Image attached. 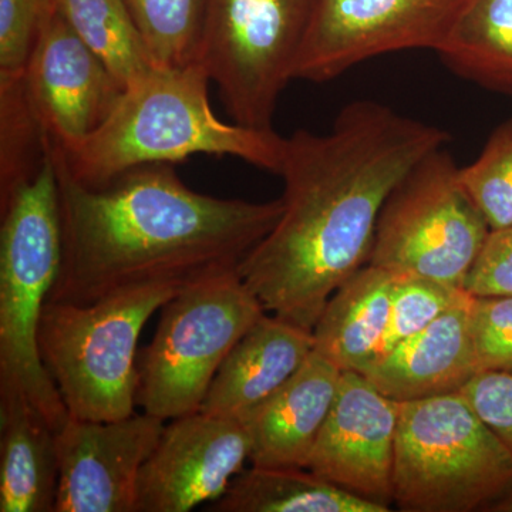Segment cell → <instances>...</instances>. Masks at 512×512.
Returning <instances> with one entry per match:
<instances>
[{
    "label": "cell",
    "instance_id": "d4e9b609",
    "mask_svg": "<svg viewBox=\"0 0 512 512\" xmlns=\"http://www.w3.org/2000/svg\"><path fill=\"white\" fill-rule=\"evenodd\" d=\"M460 178L491 231L512 224V117L495 128L473 163L460 168Z\"/></svg>",
    "mask_w": 512,
    "mask_h": 512
},
{
    "label": "cell",
    "instance_id": "ac0fdd59",
    "mask_svg": "<svg viewBox=\"0 0 512 512\" xmlns=\"http://www.w3.org/2000/svg\"><path fill=\"white\" fill-rule=\"evenodd\" d=\"M57 433L16 384L0 382V512H55Z\"/></svg>",
    "mask_w": 512,
    "mask_h": 512
},
{
    "label": "cell",
    "instance_id": "f1b7e54d",
    "mask_svg": "<svg viewBox=\"0 0 512 512\" xmlns=\"http://www.w3.org/2000/svg\"><path fill=\"white\" fill-rule=\"evenodd\" d=\"M463 289L476 298L512 295V224L490 231Z\"/></svg>",
    "mask_w": 512,
    "mask_h": 512
},
{
    "label": "cell",
    "instance_id": "8992f818",
    "mask_svg": "<svg viewBox=\"0 0 512 512\" xmlns=\"http://www.w3.org/2000/svg\"><path fill=\"white\" fill-rule=\"evenodd\" d=\"M512 490V454L463 393L400 403L393 504L409 512H470Z\"/></svg>",
    "mask_w": 512,
    "mask_h": 512
},
{
    "label": "cell",
    "instance_id": "603a6c76",
    "mask_svg": "<svg viewBox=\"0 0 512 512\" xmlns=\"http://www.w3.org/2000/svg\"><path fill=\"white\" fill-rule=\"evenodd\" d=\"M49 154L50 138L23 77L0 82V200L32 180Z\"/></svg>",
    "mask_w": 512,
    "mask_h": 512
},
{
    "label": "cell",
    "instance_id": "8fae6325",
    "mask_svg": "<svg viewBox=\"0 0 512 512\" xmlns=\"http://www.w3.org/2000/svg\"><path fill=\"white\" fill-rule=\"evenodd\" d=\"M163 430L164 420L144 412L113 421L70 417L57 433L55 512H138L141 470Z\"/></svg>",
    "mask_w": 512,
    "mask_h": 512
},
{
    "label": "cell",
    "instance_id": "5b68a950",
    "mask_svg": "<svg viewBox=\"0 0 512 512\" xmlns=\"http://www.w3.org/2000/svg\"><path fill=\"white\" fill-rule=\"evenodd\" d=\"M180 289L138 286L89 305L46 302L39 355L72 419L113 421L136 413L138 338Z\"/></svg>",
    "mask_w": 512,
    "mask_h": 512
},
{
    "label": "cell",
    "instance_id": "277c9868",
    "mask_svg": "<svg viewBox=\"0 0 512 512\" xmlns=\"http://www.w3.org/2000/svg\"><path fill=\"white\" fill-rule=\"evenodd\" d=\"M0 217V382L20 387L59 433L70 416L37 345L62 256L52 153L32 180L0 200Z\"/></svg>",
    "mask_w": 512,
    "mask_h": 512
},
{
    "label": "cell",
    "instance_id": "484cf974",
    "mask_svg": "<svg viewBox=\"0 0 512 512\" xmlns=\"http://www.w3.org/2000/svg\"><path fill=\"white\" fill-rule=\"evenodd\" d=\"M470 298V293L461 288L440 284L421 276L396 274L389 326L375 357L384 355L403 340L417 335L443 313L467 302Z\"/></svg>",
    "mask_w": 512,
    "mask_h": 512
},
{
    "label": "cell",
    "instance_id": "f546056e",
    "mask_svg": "<svg viewBox=\"0 0 512 512\" xmlns=\"http://www.w3.org/2000/svg\"><path fill=\"white\" fill-rule=\"evenodd\" d=\"M512 454V372H480L461 390Z\"/></svg>",
    "mask_w": 512,
    "mask_h": 512
},
{
    "label": "cell",
    "instance_id": "83f0119b",
    "mask_svg": "<svg viewBox=\"0 0 512 512\" xmlns=\"http://www.w3.org/2000/svg\"><path fill=\"white\" fill-rule=\"evenodd\" d=\"M470 335L478 373L512 372V295L474 296Z\"/></svg>",
    "mask_w": 512,
    "mask_h": 512
},
{
    "label": "cell",
    "instance_id": "30bf717a",
    "mask_svg": "<svg viewBox=\"0 0 512 512\" xmlns=\"http://www.w3.org/2000/svg\"><path fill=\"white\" fill-rule=\"evenodd\" d=\"M468 0H312L293 80L325 83L402 50L436 52Z\"/></svg>",
    "mask_w": 512,
    "mask_h": 512
},
{
    "label": "cell",
    "instance_id": "4316f807",
    "mask_svg": "<svg viewBox=\"0 0 512 512\" xmlns=\"http://www.w3.org/2000/svg\"><path fill=\"white\" fill-rule=\"evenodd\" d=\"M55 0H0V82L20 79Z\"/></svg>",
    "mask_w": 512,
    "mask_h": 512
},
{
    "label": "cell",
    "instance_id": "6da1fadb",
    "mask_svg": "<svg viewBox=\"0 0 512 512\" xmlns=\"http://www.w3.org/2000/svg\"><path fill=\"white\" fill-rule=\"evenodd\" d=\"M450 136L373 100L346 104L326 134L285 137L281 218L239 265L265 311L313 330L340 285L369 262L390 192Z\"/></svg>",
    "mask_w": 512,
    "mask_h": 512
},
{
    "label": "cell",
    "instance_id": "3957f363",
    "mask_svg": "<svg viewBox=\"0 0 512 512\" xmlns=\"http://www.w3.org/2000/svg\"><path fill=\"white\" fill-rule=\"evenodd\" d=\"M211 79L200 62L161 67L130 84L107 120L82 144L55 146L74 180L99 187L133 168L228 156L278 174L285 137L225 123L211 109Z\"/></svg>",
    "mask_w": 512,
    "mask_h": 512
},
{
    "label": "cell",
    "instance_id": "44dd1931",
    "mask_svg": "<svg viewBox=\"0 0 512 512\" xmlns=\"http://www.w3.org/2000/svg\"><path fill=\"white\" fill-rule=\"evenodd\" d=\"M436 53L458 76L512 96V0H468Z\"/></svg>",
    "mask_w": 512,
    "mask_h": 512
},
{
    "label": "cell",
    "instance_id": "7a4b0ae2",
    "mask_svg": "<svg viewBox=\"0 0 512 512\" xmlns=\"http://www.w3.org/2000/svg\"><path fill=\"white\" fill-rule=\"evenodd\" d=\"M62 256L47 302L89 305L148 285H190L238 269L281 218L282 200L191 190L174 165L133 168L99 187L74 180L50 143Z\"/></svg>",
    "mask_w": 512,
    "mask_h": 512
},
{
    "label": "cell",
    "instance_id": "2e32d148",
    "mask_svg": "<svg viewBox=\"0 0 512 512\" xmlns=\"http://www.w3.org/2000/svg\"><path fill=\"white\" fill-rule=\"evenodd\" d=\"M342 370L313 350L301 369L245 417L252 466L308 468L338 394Z\"/></svg>",
    "mask_w": 512,
    "mask_h": 512
},
{
    "label": "cell",
    "instance_id": "4fadbf2b",
    "mask_svg": "<svg viewBox=\"0 0 512 512\" xmlns=\"http://www.w3.org/2000/svg\"><path fill=\"white\" fill-rule=\"evenodd\" d=\"M23 80L47 136L64 151L92 136L124 92L56 5L40 32Z\"/></svg>",
    "mask_w": 512,
    "mask_h": 512
},
{
    "label": "cell",
    "instance_id": "7402d4cb",
    "mask_svg": "<svg viewBox=\"0 0 512 512\" xmlns=\"http://www.w3.org/2000/svg\"><path fill=\"white\" fill-rule=\"evenodd\" d=\"M55 5L124 89L156 69V60L124 0H55Z\"/></svg>",
    "mask_w": 512,
    "mask_h": 512
},
{
    "label": "cell",
    "instance_id": "52a82bcc",
    "mask_svg": "<svg viewBox=\"0 0 512 512\" xmlns=\"http://www.w3.org/2000/svg\"><path fill=\"white\" fill-rule=\"evenodd\" d=\"M265 313L238 269L185 285L140 355L138 406L164 421L200 412L229 352Z\"/></svg>",
    "mask_w": 512,
    "mask_h": 512
},
{
    "label": "cell",
    "instance_id": "4dcf8cb0",
    "mask_svg": "<svg viewBox=\"0 0 512 512\" xmlns=\"http://www.w3.org/2000/svg\"><path fill=\"white\" fill-rule=\"evenodd\" d=\"M491 510L497 512H512V490L510 493L505 494L501 500H498Z\"/></svg>",
    "mask_w": 512,
    "mask_h": 512
},
{
    "label": "cell",
    "instance_id": "5bb4252c",
    "mask_svg": "<svg viewBox=\"0 0 512 512\" xmlns=\"http://www.w3.org/2000/svg\"><path fill=\"white\" fill-rule=\"evenodd\" d=\"M399 407L359 372H343L308 470L357 497L392 507Z\"/></svg>",
    "mask_w": 512,
    "mask_h": 512
},
{
    "label": "cell",
    "instance_id": "7c38bea8",
    "mask_svg": "<svg viewBox=\"0 0 512 512\" xmlns=\"http://www.w3.org/2000/svg\"><path fill=\"white\" fill-rule=\"evenodd\" d=\"M249 454L251 436L242 420L202 412L174 419L141 470L138 512H188L217 501Z\"/></svg>",
    "mask_w": 512,
    "mask_h": 512
},
{
    "label": "cell",
    "instance_id": "ba28073f",
    "mask_svg": "<svg viewBox=\"0 0 512 512\" xmlns=\"http://www.w3.org/2000/svg\"><path fill=\"white\" fill-rule=\"evenodd\" d=\"M490 231L461 183L460 167L439 148L390 192L367 264L463 289Z\"/></svg>",
    "mask_w": 512,
    "mask_h": 512
},
{
    "label": "cell",
    "instance_id": "d6986e66",
    "mask_svg": "<svg viewBox=\"0 0 512 512\" xmlns=\"http://www.w3.org/2000/svg\"><path fill=\"white\" fill-rule=\"evenodd\" d=\"M394 281V272L367 264L340 285L312 330L316 352L342 372L369 363L389 326Z\"/></svg>",
    "mask_w": 512,
    "mask_h": 512
},
{
    "label": "cell",
    "instance_id": "cb8c5ba5",
    "mask_svg": "<svg viewBox=\"0 0 512 512\" xmlns=\"http://www.w3.org/2000/svg\"><path fill=\"white\" fill-rule=\"evenodd\" d=\"M124 2L157 66L184 67L198 62L202 0Z\"/></svg>",
    "mask_w": 512,
    "mask_h": 512
},
{
    "label": "cell",
    "instance_id": "9c48e42d",
    "mask_svg": "<svg viewBox=\"0 0 512 512\" xmlns=\"http://www.w3.org/2000/svg\"><path fill=\"white\" fill-rule=\"evenodd\" d=\"M312 0H202L200 56L235 123L272 130Z\"/></svg>",
    "mask_w": 512,
    "mask_h": 512
},
{
    "label": "cell",
    "instance_id": "ffe728a7",
    "mask_svg": "<svg viewBox=\"0 0 512 512\" xmlns=\"http://www.w3.org/2000/svg\"><path fill=\"white\" fill-rule=\"evenodd\" d=\"M217 512H389L329 483L308 468L252 466L232 480L227 493L214 501Z\"/></svg>",
    "mask_w": 512,
    "mask_h": 512
},
{
    "label": "cell",
    "instance_id": "9a60e30c",
    "mask_svg": "<svg viewBox=\"0 0 512 512\" xmlns=\"http://www.w3.org/2000/svg\"><path fill=\"white\" fill-rule=\"evenodd\" d=\"M474 296L359 370L384 396L414 402L461 393L477 375L470 335Z\"/></svg>",
    "mask_w": 512,
    "mask_h": 512
},
{
    "label": "cell",
    "instance_id": "e0dca14e",
    "mask_svg": "<svg viewBox=\"0 0 512 512\" xmlns=\"http://www.w3.org/2000/svg\"><path fill=\"white\" fill-rule=\"evenodd\" d=\"M313 350L312 330L265 313L229 352L200 412L244 420L301 369Z\"/></svg>",
    "mask_w": 512,
    "mask_h": 512
}]
</instances>
